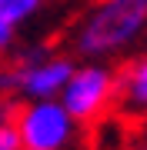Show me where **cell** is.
<instances>
[{"label": "cell", "instance_id": "cell-1", "mask_svg": "<svg viewBox=\"0 0 147 150\" xmlns=\"http://www.w3.org/2000/svg\"><path fill=\"white\" fill-rule=\"evenodd\" d=\"M144 27H147V0H97V7L84 17L77 47L84 54H110L131 43Z\"/></svg>", "mask_w": 147, "mask_h": 150}, {"label": "cell", "instance_id": "cell-2", "mask_svg": "<svg viewBox=\"0 0 147 150\" xmlns=\"http://www.w3.org/2000/svg\"><path fill=\"white\" fill-rule=\"evenodd\" d=\"M117 97V74L107 67H74L60 90V103L74 123H97Z\"/></svg>", "mask_w": 147, "mask_h": 150}, {"label": "cell", "instance_id": "cell-3", "mask_svg": "<svg viewBox=\"0 0 147 150\" xmlns=\"http://www.w3.org/2000/svg\"><path fill=\"white\" fill-rule=\"evenodd\" d=\"M13 130L23 150H60L70 140L74 120L60 100H37L13 110Z\"/></svg>", "mask_w": 147, "mask_h": 150}, {"label": "cell", "instance_id": "cell-4", "mask_svg": "<svg viewBox=\"0 0 147 150\" xmlns=\"http://www.w3.org/2000/svg\"><path fill=\"white\" fill-rule=\"evenodd\" d=\"M10 70H13V80H17L20 93H27L30 100H54L64 90V83L70 80L74 64L67 57H44V47H33Z\"/></svg>", "mask_w": 147, "mask_h": 150}, {"label": "cell", "instance_id": "cell-5", "mask_svg": "<svg viewBox=\"0 0 147 150\" xmlns=\"http://www.w3.org/2000/svg\"><path fill=\"white\" fill-rule=\"evenodd\" d=\"M117 93H124V100L131 107H147V57L127 64L117 74Z\"/></svg>", "mask_w": 147, "mask_h": 150}, {"label": "cell", "instance_id": "cell-6", "mask_svg": "<svg viewBox=\"0 0 147 150\" xmlns=\"http://www.w3.org/2000/svg\"><path fill=\"white\" fill-rule=\"evenodd\" d=\"M44 0H0V20L7 23H20L23 17H30Z\"/></svg>", "mask_w": 147, "mask_h": 150}, {"label": "cell", "instance_id": "cell-7", "mask_svg": "<svg viewBox=\"0 0 147 150\" xmlns=\"http://www.w3.org/2000/svg\"><path fill=\"white\" fill-rule=\"evenodd\" d=\"M0 150H20V140H17V130H13V117L0 120Z\"/></svg>", "mask_w": 147, "mask_h": 150}, {"label": "cell", "instance_id": "cell-8", "mask_svg": "<svg viewBox=\"0 0 147 150\" xmlns=\"http://www.w3.org/2000/svg\"><path fill=\"white\" fill-rule=\"evenodd\" d=\"M20 150H23V147H20Z\"/></svg>", "mask_w": 147, "mask_h": 150}]
</instances>
